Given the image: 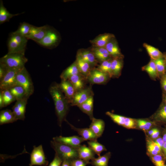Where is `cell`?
<instances>
[{
    "mask_svg": "<svg viewBox=\"0 0 166 166\" xmlns=\"http://www.w3.org/2000/svg\"><path fill=\"white\" fill-rule=\"evenodd\" d=\"M49 91L53 101L59 125L61 126L69 109V102L58 86L55 83L50 86Z\"/></svg>",
    "mask_w": 166,
    "mask_h": 166,
    "instance_id": "6da1fadb",
    "label": "cell"
},
{
    "mask_svg": "<svg viewBox=\"0 0 166 166\" xmlns=\"http://www.w3.org/2000/svg\"><path fill=\"white\" fill-rule=\"evenodd\" d=\"M51 145L56 153L63 160L70 162L78 158L77 148L57 142L53 140Z\"/></svg>",
    "mask_w": 166,
    "mask_h": 166,
    "instance_id": "7a4b0ae2",
    "label": "cell"
},
{
    "mask_svg": "<svg viewBox=\"0 0 166 166\" xmlns=\"http://www.w3.org/2000/svg\"><path fill=\"white\" fill-rule=\"evenodd\" d=\"M28 61L25 53H8L0 59V64L7 69H21Z\"/></svg>",
    "mask_w": 166,
    "mask_h": 166,
    "instance_id": "3957f363",
    "label": "cell"
},
{
    "mask_svg": "<svg viewBox=\"0 0 166 166\" xmlns=\"http://www.w3.org/2000/svg\"><path fill=\"white\" fill-rule=\"evenodd\" d=\"M16 83L24 89L27 97L29 98L34 92V86L30 76L24 67L19 71L16 77Z\"/></svg>",
    "mask_w": 166,
    "mask_h": 166,
    "instance_id": "277c9868",
    "label": "cell"
},
{
    "mask_svg": "<svg viewBox=\"0 0 166 166\" xmlns=\"http://www.w3.org/2000/svg\"><path fill=\"white\" fill-rule=\"evenodd\" d=\"M60 38V35L58 32L50 27L45 36L38 43L43 47L51 49L58 45Z\"/></svg>",
    "mask_w": 166,
    "mask_h": 166,
    "instance_id": "5b68a950",
    "label": "cell"
},
{
    "mask_svg": "<svg viewBox=\"0 0 166 166\" xmlns=\"http://www.w3.org/2000/svg\"><path fill=\"white\" fill-rule=\"evenodd\" d=\"M30 163L29 166L39 165L46 166L48 161L45 157L42 145L38 147L34 146L30 154Z\"/></svg>",
    "mask_w": 166,
    "mask_h": 166,
    "instance_id": "8992f818",
    "label": "cell"
},
{
    "mask_svg": "<svg viewBox=\"0 0 166 166\" xmlns=\"http://www.w3.org/2000/svg\"><path fill=\"white\" fill-rule=\"evenodd\" d=\"M20 69H7L3 77L0 81V90L8 89L17 84L16 76L18 73Z\"/></svg>",
    "mask_w": 166,
    "mask_h": 166,
    "instance_id": "52a82bcc",
    "label": "cell"
},
{
    "mask_svg": "<svg viewBox=\"0 0 166 166\" xmlns=\"http://www.w3.org/2000/svg\"><path fill=\"white\" fill-rule=\"evenodd\" d=\"M92 96H93V93L91 87L85 88L75 93L70 103L72 106H78Z\"/></svg>",
    "mask_w": 166,
    "mask_h": 166,
    "instance_id": "ba28073f",
    "label": "cell"
},
{
    "mask_svg": "<svg viewBox=\"0 0 166 166\" xmlns=\"http://www.w3.org/2000/svg\"><path fill=\"white\" fill-rule=\"evenodd\" d=\"M110 77L109 74L97 68H93L87 76V79L92 84H102L105 83Z\"/></svg>",
    "mask_w": 166,
    "mask_h": 166,
    "instance_id": "9c48e42d",
    "label": "cell"
},
{
    "mask_svg": "<svg viewBox=\"0 0 166 166\" xmlns=\"http://www.w3.org/2000/svg\"><path fill=\"white\" fill-rule=\"evenodd\" d=\"M50 27L45 25L38 27L32 25L29 34L26 38L28 39H31L38 43L44 38Z\"/></svg>",
    "mask_w": 166,
    "mask_h": 166,
    "instance_id": "30bf717a",
    "label": "cell"
},
{
    "mask_svg": "<svg viewBox=\"0 0 166 166\" xmlns=\"http://www.w3.org/2000/svg\"><path fill=\"white\" fill-rule=\"evenodd\" d=\"M26 97L16 101L14 105L12 108V111L17 119L24 120L25 118V113L27 100Z\"/></svg>",
    "mask_w": 166,
    "mask_h": 166,
    "instance_id": "8fae6325",
    "label": "cell"
},
{
    "mask_svg": "<svg viewBox=\"0 0 166 166\" xmlns=\"http://www.w3.org/2000/svg\"><path fill=\"white\" fill-rule=\"evenodd\" d=\"M53 140L76 148H78L81 143L85 141L82 137L77 136L67 137L59 136L53 138Z\"/></svg>",
    "mask_w": 166,
    "mask_h": 166,
    "instance_id": "7c38bea8",
    "label": "cell"
},
{
    "mask_svg": "<svg viewBox=\"0 0 166 166\" xmlns=\"http://www.w3.org/2000/svg\"><path fill=\"white\" fill-rule=\"evenodd\" d=\"M57 85L70 103L76 93L74 87L71 82L69 79L61 80V83L57 84Z\"/></svg>",
    "mask_w": 166,
    "mask_h": 166,
    "instance_id": "4fadbf2b",
    "label": "cell"
},
{
    "mask_svg": "<svg viewBox=\"0 0 166 166\" xmlns=\"http://www.w3.org/2000/svg\"><path fill=\"white\" fill-rule=\"evenodd\" d=\"M77 55L88 63L92 68L97 65L98 61L91 49H80L78 50Z\"/></svg>",
    "mask_w": 166,
    "mask_h": 166,
    "instance_id": "5bb4252c",
    "label": "cell"
},
{
    "mask_svg": "<svg viewBox=\"0 0 166 166\" xmlns=\"http://www.w3.org/2000/svg\"><path fill=\"white\" fill-rule=\"evenodd\" d=\"M114 35L112 34L104 33L100 34L94 39L90 40L93 47H105L107 44L113 38Z\"/></svg>",
    "mask_w": 166,
    "mask_h": 166,
    "instance_id": "9a60e30c",
    "label": "cell"
},
{
    "mask_svg": "<svg viewBox=\"0 0 166 166\" xmlns=\"http://www.w3.org/2000/svg\"><path fill=\"white\" fill-rule=\"evenodd\" d=\"M78 158L90 164V160L95 158V153L89 147L85 145H81L77 148Z\"/></svg>",
    "mask_w": 166,
    "mask_h": 166,
    "instance_id": "2e32d148",
    "label": "cell"
},
{
    "mask_svg": "<svg viewBox=\"0 0 166 166\" xmlns=\"http://www.w3.org/2000/svg\"><path fill=\"white\" fill-rule=\"evenodd\" d=\"M70 125L71 128L77 131L85 140L89 141L97 140L98 137L89 128H78L75 127L66 120L65 121Z\"/></svg>",
    "mask_w": 166,
    "mask_h": 166,
    "instance_id": "e0dca14e",
    "label": "cell"
},
{
    "mask_svg": "<svg viewBox=\"0 0 166 166\" xmlns=\"http://www.w3.org/2000/svg\"><path fill=\"white\" fill-rule=\"evenodd\" d=\"M105 127V123L103 120L94 117L92 120L89 128L99 138L102 136Z\"/></svg>",
    "mask_w": 166,
    "mask_h": 166,
    "instance_id": "ac0fdd59",
    "label": "cell"
},
{
    "mask_svg": "<svg viewBox=\"0 0 166 166\" xmlns=\"http://www.w3.org/2000/svg\"><path fill=\"white\" fill-rule=\"evenodd\" d=\"M8 53H25L26 48L18 43L11 36L8 41Z\"/></svg>",
    "mask_w": 166,
    "mask_h": 166,
    "instance_id": "d6986e66",
    "label": "cell"
},
{
    "mask_svg": "<svg viewBox=\"0 0 166 166\" xmlns=\"http://www.w3.org/2000/svg\"><path fill=\"white\" fill-rule=\"evenodd\" d=\"M105 47L111 56L115 57H121L122 56L120 49L115 38L112 39L107 44Z\"/></svg>",
    "mask_w": 166,
    "mask_h": 166,
    "instance_id": "ffe728a7",
    "label": "cell"
},
{
    "mask_svg": "<svg viewBox=\"0 0 166 166\" xmlns=\"http://www.w3.org/2000/svg\"><path fill=\"white\" fill-rule=\"evenodd\" d=\"M98 61L102 62L109 59L111 56L105 47H93L90 49Z\"/></svg>",
    "mask_w": 166,
    "mask_h": 166,
    "instance_id": "44dd1931",
    "label": "cell"
},
{
    "mask_svg": "<svg viewBox=\"0 0 166 166\" xmlns=\"http://www.w3.org/2000/svg\"><path fill=\"white\" fill-rule=\"evenodd\" d=\"M75 62L81 74L86 79L91 70L93 68L87 62L77 55Z\"/></svg>",
    "mask_w": 166,
    "mask_h": 166,
    "instance_id": "7402d4cb",
    "label": "cell"
},
{
    "mask_svg": "<svg viewBox=\"0 0 166 166\" xmlns=\"http://www.w3.org/2000/svg\"><path fill=\"white\" fill-rule=\"evenodd\" d=\"M79 74L81 73L75 61L63 71L60 78L61 80H66L72 76Z\"/></svg>",
    "mask_w": 166,
    "mask_h": 166,
    "instance_id": "603a6c76",
    "label": "cell"
},
{
    "mask_svg": "<svg viewBox=\"0 0 166 166\" xmlns=\"http://www.w3.org/2000/svg\"><path fill=\"white\" fill-rule=\"evenodd\" d=\"M12 111L6 109L2 110L0 112V124L1 125L12 123L17 121Z\"/></svg>",
    "mask_w": 166,
    "mask_h": 166,
    "instance_id": "cb8c5ba5",
    "label": "cell"
},
{
    "mask_svg": "<svg viewBox=\"0 0 166 166\" xmlns=\"http://www.w3.org/2000/svg\"><path fill=\"white\" fill-rule=\"evenodd\" d=\"M93 96H92L85 102L77 106L82 112L89 117L91 120L94 118L93 115Z\"/></svg>",
    "mask_w": 166,
    "mask_h": 166,
    "instance_id": "d4e9b609",
    "label": "cell"
},
{
    "mask_svg": "<svg viewBox=\"0 0 166 166\" xmlns=\"http://www.w3.org/2000/svg\"><path fill=\"white\" fill-rule=\"evenodd\" d=\"M85 79H86L81 74L73 75L68 79L73 85L76 92L85 88Z\"/></svg>",
    "mask_w": 166,
    "mask_h": 166,
    "instance_id": "484cf974",
    "label": "cell"
},
{
    "mask_svg": "<svg viewBox=\"0 0 166 166\" xmlns=\"http://www.w3.org/2000/svg\"><path fill=\"white\" fill-rule=\"evenodd\" d=\"M8 89L14 97L16 101L26 97L28 98L26 96L24 89L19 85L17 84Z\"/></svg>",
    "mask_w": 166,
    "mask_h": 166,
    "instance_id": "4316f807",
    "label": "cell"
},
{
    "mask_svg": "<svg viewBox=\"0 0 166 166\" xmlns=\"http://www.w3.org/2000/svg\"><path fill=\"white\" fill-rule=\"evenodd\" d=\"M123 66L121 57H115L112 60L111 71L112 76H117L121 73Z\"/></svg>",
    "mask_w": 166,
    "mask_h": 166,
    "instance_id": "83f0119b",
    "label": "cell"
},
{
    "mask_svg": "<svg viewBox=\"0 0 166 166\" xmlns=\"http://www.w3.org/2000/svg\"><path fill=\"white\" fill-rule=\"evenodd\" d=\"M143 45L152 59L155 60L163 58L164 54L158 49L146 43H144Z\"/></svg>",
    "mask_w": 166,
    "mask_h": 166,
    "instance_id": "f1b7e54d",
    "label": "cell"
},
{
    "mask_svg": "<svg viewBox=\"0 0 166 166\" xmlns=\"http://www.w3.org/2000/svg\"><path fill=\"white\" fill-rule=\"evenodd\" d=\"M20 14H12L10 13L5 7L3 2H0V24H1L6 22H9L13 17L18 15Z\"/></svg>",
    "mask_w": 166,
    "mask_h": 166,
    "instance_id": "f546056e",
    "label": "cell"
},
{
    "mask_svg": "<svg viewBox=\"0 0 166 166\" xmlns=\"http://www.w3.org/2000/svg\"><path fill=\"white\" fill-rule=\"evenodd\" d=\"M111 156L109 152L102 156H99L97 158H94L90 162L93 166H108L109 159Z\"/></svg>",
    "mask_w": 166,
    "mask_h": 166,
    "instance_id": "4dcf8cb0",
    "label": "cell"
},
{
    "mask_svg": "<svg viewBox=\"0 0 166 166\" xmlns=\"http://www.w3.org/2000/svg\"><path fill=\"white\" fill-rule=\"evenodd\" d=\"M89 147L91 148L98 156H100L102 152L107 150L103 144L99 143L97 140H91L88 141Z\"/></svg>",
    "mask_w": 166,
    "mask_h": 166,
    "instance_id": "1f68e13d",
    "label": "cell"
},
{
    "mask_svg": "<svg viewBox=\"0 0 166 166\" xmlns=\"http://www.w3.org/2000/svg\"><path fill=\"white\" fill-rule=\"evenodd\" d=\"M32 26V25L28 23L23 22L21 23L17 30L13 32L27 38L29 34Z\"/></svg>",
    "mask_w": 166,
    "mask_h": 166,
    "instance_id": "d6a6232c",
    "label": "cell"
},
{
    "mask_svg": "<svg viewBox=\"0 0 166 166\" xmlns=\"http://www.w3.org/2000/svg\"><path fill=\"white\" fill-rule=\"evenodd\" d=\"M143 69L152 78L155 79L159 77L154 60L152 59L148 64L143 68Z\"/></svg>",
    "mask_w": 166,
    "mask_h": 166,
    "instance_id": "836d02e7",
    "label": "cell"
},
{
    "mask_svg": "<svg viewBox=\"0 0 166 166\" xmlns=\"http://www.w3.org/2000/svg\"><path fill=\"white\" fill-rule=\"evenodd\" d=\"M4 102V107L16 101V99L8 89L0 90Z\"/></svg>",
    "mask_w": 166,
    "mask_h": 166,
    "instance_id": "e575fe53",
    "label": "cell"
},
{
    "mask_svg": "<svg viewBox=\"0 0 166 166\" xmlns=\"http://www.w3.org/2000/svg\"><path fill=\"white\" fill-rule=\"evenodd\" d=\"M157 121L166 123V105L163 102L155 115Z\"/></svg>",
    "mask_w": 166,
    "mask_h": 166,
    "instance_id": "d590c367",
    "label": "cell"
},
{
    "mask_svg": "<svg viewBox=\"0 0 166 166\" xmlns=\"http://www.w3.org/2000/svg\"><path fill=\"white\" fill-rule=\"evenodd\" d=\"M159 75L161 77L166 74V65L163 58L154 60Z\"/></svg>",
    "mask_w": 166,
    "mask_h": 166,
    "instance_id": "8d00e7d4",
    "label": "cell"
},
{
    "mask_svg": "<svg viewBox=\"0 0 166 166\" xmlns=\"http://www.w3.org/2000/svg\"><path fill=\"white\" fill-rule=\"evenodd\" d=\"M112 60L108 59L101 62L97 68L101 71L108 74L110 77H112L111 71Z\"/></svg>",
    "mask_w": 166,
    "mask_h": 166,
    "instance_id": "74e56055",
    "label": "cell"
},
{
    "mask_svg": "<svg viewBox=\"0 0 166 166\" xmlns=\"http://www.w3.org/2000/svg\"><path fill=\"white\" fill-rule=\"evenodd\" d=\"M106 114L109 116L114 122L119 125L123 126L126 117L110 112H106Z\"/></svg>",
    "mask_w": 166,
    "mask_h": 166,
    "instance_id": "f35d334b",
    "label": "cell"
},
{
    "mask_svg": "<svg viewBox=\"0 0 166 166\" xmlns=\"http://www.w3.org/2000/svg\"><path fill=\"white\" fill-rule=\"evenodd\" d=\"M151 160L155 166H163L166 158L163 154H159L150 156Z\"/></svg>",
    "mask_w": 166,
    "mask_h": 166,
    "instance_id": "ab89813d",
    "label": "cell"
},
{
    "mask_svg": "<svg viewBox=\"0 0 166 166\" xmlns=\"http://www.w3.org/2000/svg\"><path fill=\"white\" fill-rule=\"evenodd\" d=\"M13 38L19 44L22 46L26 47L28 39L18 34L14 33V32L10 34Z\"/></svg>",
    "mask_w": 166,
    "mask_h": 166,
    "instance_id": "60d3db41",
    "label": "cell"
},
{
    "mask_svg": "<svg viewBox=\"0 0 166 166\" xmlns=\"http://www.w3.org/2000/svg\"><path fill=\"white\" fill-rule=\"evenodd\" d=\"M137 123L139 128L144 130L149 129L152 125L151 122L143 120H138Z\"/></svg>",
    "mask_w": 166,
    "mask_h": 166,
    "instance_id": "b9f144b4",
    "label": "cell"
},
{
    "mask_svg": "<svg viewBox=\"0 0 166 166\" xmlns=\"http://www.w3.org/2000/svg\"><path fill=\"white\" fill-rule=\"evenodd\" d=\"M89 163L86 161L79 158L75 159L70 162V166H86Z\"/></svg>",
    "mask_w": 166,
    "mask_h": 166,
    "instance_id": "7bdbcfd3",
    "label": "cell"
},
{
    "mask_svg": "<svg viewBox=\"0 0 166 166\" xmlns=\"http://www.w3.org/2000/svg\"><path fill=\"white\" fill-rule=\"evenodd\" d=\"M63 161L55 153L53 159L48 166H61Z\"/></svg>",
    "mask_w": 166,
    "mask_h": 166,
    "instance_id": "ee69618b",
    "label": "cell"
},
{
    "mask_svg": "<svg viewBox=\"0 0 166 166\" xmlns=\"http://www.w3.org/2000/svg\"><path fill=\"white\" fill-rule=\"evenodd\" d=\"M135 126V121L132 118L126 117L123 126L128 128H134Z\"/></svg>",
    "mask_w": 166,
    "mask_h": 166,
    "instance_id": "f6af8a7d",
    "label": "cell"
},
{
    "mask_svg": "<svg viewBox=\"0 0 166 166\" xmlns=\"http://www.w3.org/2000/svg\"><path fill=\"white\" fill-rule=\"evenodd\" d=\"M147 150L148 153L150 156L160 154L154 149L149 140L147 142Z\"/></svg>",
    "mask_w": 166,
    "mask_h": 166,
    "instance_id": "bcb514c9",
    "label": "cell"
},
{
    "mask_svg": "<svg viewBox=\"0 0 166 166\" xmlns=\"http://www.w3.org/2000/svg\"><path fill=\"white\" fill-rule=\"evenodd\" d=\"M160 83L164 93H166V74L161 77Z\"/></svg>",
    "mask_w": 166,
    "mask_h": 166,
    "instance_id": "7dc6e473",
    "label": "cell"
},
{
    "mask_svg": "<svg viewBox=\"0 0 166 166\" xmlns=\"http://www.w3.org/2000/svg\"><path fill=\"white\" fill-rule=\"evenodd\" d=\"M7 69L5 66L0 64V81L3 77L7 71Z\"/></svg>",
    "mask_w": 166,
    "mask_h": 166,
    "instance_id": "c3c4849f",
    "label": "cell"
},
{
    "mask_svg": "<svg viewBox=\"0 0 166 166\" xmlns=\"http://www.w3.org/2000/svg\"><path fill=\"white\" fill-rule=\"evenodd\" d=\"M154 141L162 149L163 145L164 143L162 137H159L156 139Z\"/></svg>",
    "mask_w": 166,
    "mask_h": 166,
    "instance_id": "681fc988",
    "label": "cell"
},
{
    "mask_svg": "<svg viewBox=\"0 0 166 166\" xmlns=\"http://www.w3.org/2000/svg\"><path fill=\"white\" fill-rule=\"evenodd\" d=\"M160 134V131L157 129L151 136V138L154 139H156L159 137Z\"/></svg>",
    "mask_w": 166,
    "mask_h": 166,
    "instance_id": "f907efd6",
    "label": "cell"
},
{
    "mask_svg": "<svg viewBox=\"0 0 166 166\" xmlns=\"http://www.w3.org/2000/svg\"><path fill=\"white\" fill-rule=\"evenodd\" d=\"M4 107V102L2 93L0 92V109Z\"/></svg>",
    "mask_w": 166,
    "mask_h": 166,
    "instance_id": "816d5d0a",
    "label": "cell"
},
{
    "mask_svg": "<svg viewBox=\"0 0 166 166\" xmlns=\"http://www.w3.org/2000/svg\"><path fill=\"white\" fill-rule=\"evenodd\" d=\"M162 151H163V153L166 159V142H165L163 145Z\"/></svg>",
    "mask_w": 166,
    "mask_h": 166,
    "instance_id": "f5cc1de1",
    "label": "cell"
},
{
    "mask_svg": "<svg viewBox=\"0 0 166 166\" xmlns=\"http://www.w3.org/2000/svg\"><path fill=\"white\" fill-rule=\"evenodd\" d=\"M61 166H70V162L66 160H64Z\"/></svg>",
    "mask_w": 166,
    "mask_h": 166,
    "instance_id": "db71d44e",
    "label": "cell"
},
{
    "mask_svg": "<svg viewBox=\"0 0 166 166\" xmlns=\"http://www.w3.org/2000/svg\"><path fill=\"white\" fill-rule=\"evenodd\" d=\"M157 129V128H153L149 130L148 132V135L151 136Z\"/></svg>",
    "mask_w": 166,
    "mask_h": 166,
    "instance_id": "11a10c76",
    "label": "cell"
},
{
    "mask_svg": "<svg viewBox=\"0 0 166 166\" xmlns=\"http://www.w3.org/2000/svg\"><path fill=\"white\" fill-rule=\"evenodd\" d=\"M163 103L166 105V93H163Z\"/></svg>",
    "mask_w": 166,
    "mask_h": 166,
    "instance_id": "9f6ffc18",
    "label": "cell"
},
{
    "mask_svg": "<svg viewBox=\"0 0 166 166\" xmlns=\"http://www.w3.org/2000/svg\"><path fill=\"white\" fill-rule=\"evenodd\" d=\"M162 138L164 142H166V130H165L163 135Z\"/></svg>",
    "mask_w": 166,
    "mask_h": 166,
    "instance_id": "6f0895ef",
    "label": "cell"
},
{
    "mask_svg": "<svg viewBox=\"0 0 166 166\" xmlns=\"http://www.w3.org/2000/svg\"><path fill=\"white\" fill-rule=\"evenodd\" d=\"M163 58L164 60L165 63L166 65V53L164 54Z\"/></svg>",
    "mask_w": 166,
    "mask_h": 166,
    "instance_id": "680465c9",
    "label": "cell"
},
{
    "mask_svg": "<svg viewBox=\"0 0 166 166\" xmlns=\"http://www.w3.org/2000/svg\"><path fill=\"white\" fill-rule=\"evenodd\" d=\"M163 166H166V165H164Z\"/></svg>",
    "mask_w": 166,
    "mask_h": 166,
    "instance_id": "91938a15",
    "label": "cell"
}]
</instances>
